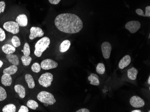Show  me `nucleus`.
<instances>
[{
	"instance_id": "aec40b11",
	"label": "nucleus",
	"mask_w": 150,
	"mask_h": 112,
	"mask_svg": "<svg viewBox=\"0 0 150 112\" xmlns=\"http://www.w3.org/2000/svg\"><path fill=\"white\" fill-rule=\"evenodd\" d=\"M18 71V67L17 66L15 65H13L5 68L3 70V74H8L10 75H13L16 74Z\"/></svg>"
},
{
	"instance_id": "4be33fe9",
	"label": "nucleus",
	"mask_w": 150,
	"mask_h": 112,
	"mask_svg": "<svg viewBox=\"0 0 150 112\" xmlns=\"http://www.w3.org/2000/svg\"><path fill=\"white\" fill-rule=\"evenodd\" d=\"M16 108L15 104H7L2 109L3 112H16Z\"/></svg>"
},
{
	"instance_id": "6ab92c4d",
	"label": "nucleus",
	"mask_w": 150,
	"mask_h": 112,
	"mask_svg": "<svg viewBox=\"0 0 150 112\" xmlns=\"http://www.w3.org/2000/svg\"><path fill=\"white\" fill-rule=\"evenodd\" d=\"M25 79L29 88L33 89L35 87V83L32 75L29 74H26L25 76Z\"/></svg>"
},
{
	"instance_id": "b1692460",
	"label": "nucleus",
	"mask_w": 150,
	"mask_h": 112,
	"mask_svg": "<svg viewBox=\"0 0 150 112\" xmlns=\"http://www.w3.org/2000/svg\"><path fill=\"white\" fill-rule=\"evenodd\" d=\"M21 61L23 65L27 66L30 65L32 61V58L29 56H23L22 57Z\"/></svg>"
},
{
	"instance_id": "412c9836",
	"label": "nucleus",
	"mask_w": 150,
	"mask_h": 112,
	"mask_svg": "<svg viewBox=\"0 0 150 112\" xmlns=\"http://www.w3.org/2000/svg\"><path fill=\"white\" fill-rule=\"evenodd\" d=\"M128 77L131 80H135L137 78L138 71L135 67H132L128 70Z\"/></svg>"
},
{
	"instance_id": "dca6fc26",
	"label": "nucleus",
	"mask_w": 150,
	"mask_h": 112,
	"mask_svg": "<svg viewBox=\"0 0 150 112\" xmlns=\"http://www.w3.org/2000/svg\"><path fill=\"white\" fill-rule=\"evenodd\" d=\"M71 46V42L69 40H65L62 42L59 46L60 52L64 53L68 51Z\"/></svg>"
},
{
	"instance_id": "c756f323",
	"label": "nucleus",
	"mask_w": 150,
	"mask_h": 112,
	"mask_svg": "<svg viewBox=\"0 0 150 112\" xmlns=\"http://www.w3.org/2000/svg\"><path fill=\"white\" fill-rule=\"evenodd\" d=\"M6 35L5 31L0 27V42H2L6 39Z\"/></svg>"
},
{
	"instance_id": "2f4dec72",
	"label": "nucleus",
	"mask_w": 150,
	"mask_h": 112,
	"mask_svg": "<svg viewBox=\"0 0 150 112\" xmlns=\"http://www.w3.org/2000/svg\"><path fill=\"white\" fill-rule=\"evenodd\" d=\"M29 110H28V108L27 107L24 106V105H22L20 109L18 110V112H28Z\"/></svg>"
},
{
	"instance_id": "473e14b6",
	"label": "nucleus",
	"mask_w": 150,
	"mask_h": 112,
	"mask_svg": "<svg viewBox=\"0 0 150 112\" xmlns=\"http://www.w3.org/2000/svg\"><path fill=\"white\" fill-rule=\"evenodd\" d=\"M136 13L138 14V15L140 16H142L145 17V15L144 14L143 10L140 9H138L136 10Z\"/></svg>"
},
{
	"instance_id": "c85d7f7f",
	"label": "nucleus",
	"mask_w": 150,
	"mask_h": 112,
	"mask_svg": "<svg viewBox=\"0 0 150 112\" xmlns=\"http://www.w3.org/2000/svg\"><path fill=\"white\" fill-rule=\"evenodd\" d=\"M23 53L24 56H29L30 54V49L29 44L28 43H25L23 47Z\"/></svg>"
},
{
	"instance_id": "0eeeda50",
	"label": "nucleus",
	"mask_w": 150,
	"mask_h": 112,
	"mask_svg": "<svg viewBox=\"0 0 150 112\" xmlns=\"http://www.w3.org/2000/svg\"><path fill=\"white\" fill-rule=\"evenodd\" d=\"M141 27V23L137 21L129 22L125 25V28L131 33L137 32Z\"/></svg>"
},
{
	"instance_id": "f03ea898",
	"label": "nucleus",
	"mask_w": 150,
	"mask_h": 112,
	"mask_svg": "<svg viewBox=\"0 0 150 112\" xmlns=\"http://www.w3.org/2000/svg\"><path fill=\"white\" fill-rule=\"evenodd\" d=\"M50 39L47 37H44L37 42L35 44L34 54L38 57H40L43 53L49 47Z\"/></svg>"
},
{
	"instance_id": "72a5a7b5",
	"label": "nucleus",
	"mask_w": 150,
	"mask_h": 112,
	"mask_svg": "<svg viewBox=\"0 0 150 112\" xmlns=\"http://www.w3.org/2000/svg\"><path fill=\"white\" fill-rule=\"evenodd\" d=\"M145 15L146 17H150V6H147L146 7L145 10Z\"/></svg>"
},
{
	"instance_id": "ddd939ff",
	"label": "nucleus",
	"mask_w": 150,
	"mask_h": 112,
	"mask_svg": "<svg viewBox=\"0 0 150 112\" xmlns=\"http://www.w3.org/2000/svg\"><path fill=\"white\" fill-rule=\"evenodd\" d=\"M12 82L11 75L8 74H3L1 78V83L5 86H10Z\"/></svg>"
},
{
	"instance_id": "7ed1b4c3",
	"label": "nucleus",
	"mask_w": 150,
	"mask_h": 112,
	"mask_svg": "<svg viewBox=\"0 0 150 112\" xmlns=\"http://www.w3.org/2000/svg\"><path fill=\"white\" fill-rule=\"evenodd\" d=\"M37 99L43 103H46L49 105H53L56 101L54 95L46 91H42L38 94Z\"/></svg>"
},
{
	"instance_id": "c9c22d12",
	"label": "nucleus",
	"mask_w": 150,
	"mask_h": 112,
	"mask_svg": "<svg viewBox=\"0 0 150 112\" xmlns=\"http://www.w3.org/2000/svg\"><path fill=\"white\" fill-rule=\"evenodd\" d=\"M76 112H90V110H88L87 109L83 108L79 110H77L76 111Z\"/></svg>"
},
{
	"instance_id": "cd10ccee",
	"label": "nucleus",
	"mask_w": 150,
	"mask_h": 112,
	"mask_svg": "<svg viewBox=\"0 0 150 112\" xmlns=\"http://www.w3.org/2000/svg\"><path fill=\"white\" fill-rule=\"evenodd\" d=\"M7 98L6 90L2 87L0 86V102L4 101Z\"/></svg>"
},
{
	"instance_id": "f704fd0d",
	"label": "nucleus",
	"mask_w": 150,
	"mask_h": 112,
	"mask_svg": "<svg viewBox=\"0 0 150 112\" xmlns=\"http://www.w3.org/2000/svg\"><path fill=\"white\" fill-rule=\"evenodd\" d=\"M61 0H49L50 3L53 5H57Z\"/></svg>"
},
{
	"instance_id": "2eb2a0df",
	"label": "nucleus",
	"mask_w": 150,
	"mask_h": 112,
	"mask_svg": "<svg viewBox=\"0 0 150 112\" xmlns=\"http://www.w3.org/2000/svg\"><path fill=\"white\" fill-rule=\"evenodd\" d=\"M2 50L3 52L7 55L13 54L16 51V47L9 44H6L3 45L2 47Z\"/></svg>"
},
{
	"instance_id": "9d476101",
	"label": "nucleus",
	"mask_w": 150,
	"mask_h": 112,
	"mask_svg": "<svg viewBox=\"0 0 150 112\" xmlns=\"http://www.w3.org/2000/svg\"><path fill=\"white\" fill-rule=\"evenodd\" d=\"M130 104L133 107L139 108L144 106L145 102L140 97L134 96L130 98Z\"/></svg>"
},
{
	"instance_id": "393cba45",
	"label": "nucleus",
	"mask_w": 150,
	"mask_h": 112,
	"mask_svg": "<svg viewBox=\"0 0 150 112\" xmlns=\"http://www.w3.org/2000/svg\"><path fill=\"white\" fill-rule=\"evenodd\" d=\"M96 72L97 73L100 75H103L105 72V65L103 63H99L97 65L96 67Z\"/></svg>"
},
{
	"instance_id": "f8f14e48",
	"label": "nucleus",
	"mask_w": 150,
	"mask_h": 112,
	"mask_svg": "<svg viewBox=\"0 0 150 112\" xmlns=\"http://www.w3.org/2000/svg\"><path fill=\"white\" fill-rule=\"evenodd\" d=\"M130 63L131 57L129 55H126L120 60L119 63V67L120 69H123L125 67H127L128 65H129Z\"/></svg>"
},
{
	"instance_id": "bb28decb",
	"label": "nucleus",
	"mask_w": 150,
	"mask_h": 112,
	"mask_svg": "<svg viewBox=\"0 0 150 112\" xmlns=\"http://www.w3.org/2000/svg\"><path fill=\"white\" fill-rule=\"evenodd\" d=\"M41 68H42L40 67V65L39 63H34L32 65V67H31L33 72L35 73H38L39 72H40L41 70Z\"/></svg>"
},
{
	"instance_id": "5701e85b",
	"label": "nucleus",
	"mask_w": 150,
	"mask_h": 112,
	"mask_svg": "<svg viewBox=\"0 0 150 112\" xmlns=\"http://www.w3.org/2000/svg\"><path fill=\"white\" fill-rule=\"evenodd\" d=\"M27 106L33 110H36L37 108L38 107V104L35 101L33 100H30L27 102Z\"/></svg>"
},
{
	"instance_id": "f3484780",
	"label": "nucleus",
	"mask_w": 150,
	"mask_h": 112,
	"mask_svg": "<svg viewBox=\"0 0 150 112\" xmlns=\"http://www.w3.org/2000/svg\"><path fill=\"white\" fill-rule=\"evenodd\" d=\"M7 59L8 60L10 63L13 65L18 66L19 64V61L18 57L17 55H13V54H9L6 56Z\"/></svg>"
},
{
	"instance_id": "a211bd4d",
	"label": "nucleus",
	"mask_w": 150,
	"mask_h": 112,
	"mask_svg": "<svg viewBox=\"0 0 150 112\" xmlns=\"http://www.w3.org/2000/svg\"><path fill=\"white\" fill-rule=\"evenodd\" d=\"M88 80L90 81V83L91 85L94 86H98L100 84L98 76L94 73H91L88 77Z\"/></svg>"
},
{
	"instance_id": "58836bf2",
	"label": "nucleus",
	"mask_w": 150,
	"mask_h": 112,
	"mask_svg": "<svg viewBox=\"0 0 150 112\" xmlns=\"http://www.w3.org/2000/svg\"><path fill=\"white\" fill-rule=\"evenodd\" d=\"M148 84H150V77L149 76V78H148V81H147Z\"/></svg>"
},
{
	"instance_id": "1a4fd4ad",
	"label": "nucleus",
	"mask_w": 150,
	"mask_h": 112,
	"mask_svg": "<svg viewBox=\"0 0 150 112\" xmlns=\"http://www.w3.org/2000/svg\"><path fill=\"white\" fill-rule=\"evenodd\" d=\"M101 49L103 57L106 59L109 58L112 50L111 44L108 42H103L101 46Z\"/></svg>"
},
{
	"instance_id": "6e6552de",
	"label": "nucleus",
	"mask_w": 150,
	"mask_h": 112,
	"mask_svg": "<svg viewBox=\"0 0 150 112\" xmlns=\"http://www.w3.org/2000/svg\"><path fill=\"white\" fill-rule=\"evenodd\" d=\"M30 34L29 38L31 40H33L36 38L42 37L44 35L43 31L40 27L33 26L30 29Z\"/></svg>"
},
{
	"instance_id": "ea45409f",
	"label": "nucleus",
	"mask_w": 150,
	"mask_h": 112,
	"mask_svg": "<svg viewBox=\"0 0 150 112\" xmlns=\"http://www.w3.org/2000/svg\"><path fill=\"white\" fill-rule=\"evenodd\" d=\"M44 105H45V106H48V105H49L48 104H46V103H44Z\"/></svg>"
},
{
	"instance_id": "20e7f679",
	"label": "nucleus",
	"mask_w": 150,
	"mask_h": 112,
	"mask_svg": "<svg viewBox=\"0 0 150 112\" xmlns=\"http://www.w3.org/2000/svg\"><path fill=\"white\" fill-rule=\"evenodd\" d=\"M53 81V75L50 72H46L42 74L38 79V82L44 87L50 86Z\"/></svg>"
},
{
	"instance_id": "4c0bfd02",
	"label": "nucleus",
	"mask_w": 150,
	"mask_h": 112,
	"mask_svg": "<svg viewBox=\"0 0 150 112\" xmlns=\"http://www.w3.org/2000/svg\"><path fill=\"white\" fill-rule=\"evenodd\" d=\"M142 111L140 110H134L131 111V112H141Z\"/></svg>"
},
{
	"instance_id": "a878e982",
	"label": "nucleus",
	"mask_w": 150,
	"mask_h": 112,
	"mask_svg": "<svg viewBox=\"0 0 150 112\" xmlns=\"http://www.w3.org/2000/svg\"><path fill=\"white\" fill-rule=\"evenodd\" d=\"M11 42L13 47H18L21 45L20 39L17 36H13L11 39Z\"/></svg>"
},
{
	"instance_id": "4468645a",
	"label": "nucleus",
	"mask_w": 150,
	"mask_h": 112,
	"mask_svg": "<svg viewBox=\"0 0 150 112\" xmlns=\"http://www.w3.org/2000/svg\"><path fill=\"white\" fill-rule=\"evenodd\" d=\"M15 91L18 93L19 97L21 98H24L26 96L25 88L23 85L21 84H17L15 86Z\"/></svg>"
},
{
	"instance_id": "39448f33",
	"label": "nucleus",
	"mask_w": 150,
	"mask_h": 112,
	"mask_svg": "<svg viewBox=\"0 0 150 112\" xmlns=\"http://www.w3.org/2000/svg\"><path fill=\"white\" fill-rule=\"evenodd\" d=\"M3 27L7 31L11 33L13 35L18 34L19 32V26L15 22H7L4 23Z\"/></svg>"
},
{
	"instance_id": "7c9ffc66",
	"label": "nucleus",
	"mask_w": 150,
	"mask_h": 112,
	"mask_svg": "<svg viewBox=\"0 0 150 112\" xmlns=\"http://www.w3.org/2000/svg\"><path fill=\"white\" fill-rule=\"evenodd\" d=\"M5 7H6V3L4 1H0V14L1 13H3L5 11Z\"/></svg>"
},
{
	"instance_id": "e433bc0d",
	"label": "nucleus",
	"mask_w": 150,
	"mask_h": 112,
	"mask_svg": "<svg viewBox=\"0 0 150 112\" xmlns=\"http://www.w3.org/2000/svg\"><path fill=\"white\" fill-rule=\"evenodd\" d=\"M3 65V63L2 61H0V68H1L2 67V66Z\"/></svg>"
},
{
	"instance_id": "f257e3e1",
	"label": "nucleus",
	"mask_w": 150,
	"mask_h": 112,
	"mask_svg": "<svg viewBox=\"0 0 150 112\" xmlns=\"http://www.w3.org/2000/svg\"><path fill=\"white\" fill-rule=\"evenodd\" d=\"M57 29L67 34H76L79 32L83 27V22L76 15L70 13L58 15L54 20Z\"/></svg>"
},
{
	"instance_id": "423d86ee",
	"label": "nucleus",
	"mask_w": 150,
	"mask_h": 112,
	"mask_svg": "<svg viewBox=\"0 0 150 112\" xmlns=\"http://www.w3.org/2000/svg\"><path fill=\"white\" fill-rule=\"evenodd\" d=\"M58 66V63L56 62L49 58L43 60L40 63L41 68L45 70L56 68Z\"/></svg>"
},
{
	"instance_id": "9b49d317",
	"label": "nucleus",
	"mask_w": 150,
	"mask_h": 112,
	"mask_svg": "<svg viewBox=\"0 0 150 112\" xmlns=\"http://www.w3.org/2000/svg\"><path fill=\"white\" fill-rule=\"evenodd\" d=\"M16 22L21 27H26L28 24V19L25 14H21L16 18Z\"/></svg>"
}]
</instances>
